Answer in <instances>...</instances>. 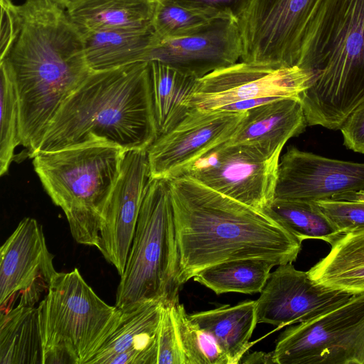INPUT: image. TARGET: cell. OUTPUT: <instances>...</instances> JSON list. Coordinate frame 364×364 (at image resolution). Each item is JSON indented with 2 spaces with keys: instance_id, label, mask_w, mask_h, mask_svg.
<instances>
[{
  "instance_id": "cell-1",
  "label": "cell",
  "mask_w": 364,
  "mask_h": 364,
  "mask_svg": "<svg viewBox=\"0 0 364 364\" xmlns=\"http://www.w3.org/2000/svg\"><path fill=\"white\" fill-rule=\"evenodd\" d=\"M168 181L181 285L222 262L262 259L279 265L296 260L302 241L264 211L187 175Z\"/></svg>"
},
{
  "instance_id": "cell-2",
  "label": "cell",
  "mask_w": 364,
  "mask_h": 364,
  "mask_svg": "<svg viewBox=\"0 0 364 364\" xmlns=\"http://www.w3.org/2000/svg\"><path fill=\"white\" fill-rule=\"evenodd\" d=\"M308 126L338 130L364 101V0H317L301 33L296 65Z\"/></svg>"
},
{
  "instance_id": "cell-3",
  "label": "cell",
  "mask_w": 364,
  "mask_h": 364,
  "mask_svg": "<svg viewBox=\"0 0 364 364\" xmlns=\"http://www.w3.org/2000/svg\"><path fill=\"white\" fill-rule=\"evenodd\" d=\"M157 137L149 62L141 61L92 70L63 102L36 153L94 141L147 150Z\"/></svg>"
},
{
  "instance_id": "cell-4",
  "label": "cell",
  "mask_w": 364,
  "mask_h": 364,
  "mask_svg": "<svg viewBox=\"0 0 364 364\" xmlns=\"http://www.w3.org/2000/svg\"><path fill=\"white\" fill-rule=\"evenodd\" d=\"M127 151L94 141L33 158L34 171L53 203L64 212L79 244L97 247L104 214Z\"/></svg>"
},
{
  "instance_id": "cell-5",
  "label": "cell",
  "mask_w": 364,
  "mask_h": 364,
  "mask_svg": "<svg viewBox=\"0 0 364 364\" xmlns=\"http://www.w3.org/2000/svg\"><path fill=\"white\" fill-rule=\"evenodd\" d=\"M180 261L168 181L150 178L139 215L115 306L149 300L178 302Z\"/></svg>"
},
{
  "instance_id": "cell-6",
  "label": "cell",
  "mask_w": 364,
  "mask_h": 364,
  "mask_svg": "<svg viewBox=\"0 0 364 364\" xmlns=\"http://www.w3.org/2000/svg\"><path fill=\"white\" fill-rule=\"evenodd\" d=\"M43 364H88L118 324L77 269L57 272L38 307Z\"/></svg>"
},
{
  "instance_id": "cell-7",
  "label": "cell",
  "mask_w": 364,
  "mask_h": 364,
  "mask_svg": "<svg viewBox=\"0 0 364 364\" xmlns=\"http://www.w3.org/2000/svg\"><path fill=\"white\" fill-rule=\"evenodd\" d=\"M274 364H364V293L285 330Z\"/></svg>"
},
{
  "instance_id": "cell-8",
  "label": "cell",
  "mask_w": 364,
  "mask_h": 364,
  "mask_svg": "<svg viewBox=\"0 0 364 364\" xmlns=\"http://www.w3.org/2000/svg\"><path fill=\"white\" fill-rule=\"evenodd\" d=\"M307 80V75L298 66L274 68L242 61L199 78L190 106L246 112L279 97H299Z\"/></svg>"
},
{
  "instance_id": "cell-9",
  "label": "cell",
  "mask_w": 364,
  "mask_h": 364,
  "mask_svg": "<svg viewBox=\"0 0 364 364\" xmlns=\"http://www.w3.org/2000/svg\"><path fill=\"white\" fill-rule=\"evenodd\" d=\"M281 152H270L252 144L224 143L198 160L184 175L263 210L274 198Z\"/></svg>"
},
{
  "instance_id": "cell-10",
  "label": "cell",
  "mask_w": 364,
  "mask_h": 364,
  "mask_svg": "<svg viewBox=\"0 0 364 364\" xmlns=\"http://www.w3.org/2000/svg\"><path fill=\"white\" fill-rule=\"evenodd\" d=\"M317 0H251L238 21L242 61L274 68L296 65L301 33Z\"/></svg>"
},
{
  "instance_id": "cell-11",
  "label": "cell",
  "mask_w": 364,
  "mask_h": 364,
  "mask_svg": "<svg viewBox=\"0 0 364 364\" xmlns=\"http://www.w3.org/2000/svg\"><path fill=\"white\" fill-rule=\"evenodd\" d=\"M246 112L191 109L147 149L151 178L171 180L186 173L200 159L234 134Z\"/></svg>"
},
{
  "instance_id": "cell-12",
  "label": "cell",
  "mask_w": 364,
  "mask_h": 364,
  "mask_svg": "<svg viewBox=\"0 0 364 364\" xmlns=\"http://www.w3.org/2000/svg\"><path fill=\"white\" fill-rule=\"evenodd\" d=\"M42 226L30 217L20 221L0 249V314L17 306H35L57 272Z\"/></svg>"
},
{
  "instance_id": "cell-13",
  "label": "cell",
  "mask_w": 364,
  "mask_h": 364,
  "mask_svg": "<svg viewBox=\"0 0 364 364\" xmlns=\"http://www.w3.org/2000/svg\"><path fill=\"white\" fill-rule=\"evenodd\" d=\"M352 295L316 284L308 272L296 269L291 262L279 264L255 301L257 322L278 328L304 322L337 308Z\"/></svg>"
},
{
  "instance_id": "cell-14",
  "label": "cell",
  "mask_w": 364,
  "mask_h": 364,
  "mask_svg": "<svg viewBox=\"0 0 364 364\" xmlns=\"http://www.w3.org/2000/svg\"><path fill=\"white\" fill-rule=\"evenodd\" d=\"M364 190V162L333 159L289 146L278 166L274 199L315 202Z\"/></svg>"
},
{
  "instance_id": "cell-15",
  "label": "cell",
  "mask_w": 364,
  "mask_h": 364,
  "mask_svg": "<svg viewBox=\"0 0 364 364\" xmlns=\"http://www.w3.org/2000/svg\"><path fill=\"white\" fill-rule=\"evenodd\" d=\"M150 178L147 150L127 151L104 214L97 247L119 276L125 269Z\"/></svg>"
},
{
  "instance_id": "cell-16",
  "label": "cell",
  "mask_w": 364,
  "mask_h": 364,
  "mask_svg": "<svg viewBox=\"0 0 364 364\" xmlns=\"http://www.w3.org/2000/svg\"><path fill=\"white\" fill-rule=\"evenodd\" d=\"M242 54L238 21L218 16L191 35L161 40L146 61H159L199 79L236 63Z\"/></svg>"
},
{
  "instance_id": "cell-17",
  "label": "cell",
  "mask_w": 364,
  "mask_h": 364,
  "mask_svg": "<svg viewBox=\"0 0 364 364\" xmlns=\"http://www.w3.org/2000/svg\"><path fill=\"white\" fill-rule=\"evenodd\" d=\"M164 307L149 300L119 308L117 326L88 364H156Z\"/></svg>"
},
{
  "instance_id": "cell-18",
  "label": "cell",
  "mask_w": 364,
  "mask_h": 364,
  "mask_svg": "<svg viewBox=\"0 0 364 364\" xmlns=\"http://www.w3.org/2000/svg\"><path fill=\"white\" fill-rule=\"evenodd\" d=\"M299 97H282L247 111L225 144H252L270 152L282 151L287 141L307 127Z\"/></svg>"
},
{
  "instance_id": "cell-19",
  "label": "cell",
  "mask_w": 364,
  "mask_h": 364,
  "mask_svg": "<svg viewBox=\"0 0 364 364\" xmlns=\"http://www.w3.org/2000/svg\"><path fill=\"white\" fill-rule=\"evenodd\" d=\"M157 0H77L66 12L81 31L153 28Z\"/></svg>"
},
{
  "instance_id": "cell-20",
  "label": "cell",
  "mask_w": 364,
  "mask_h": 364,
  "mask_svg": "<svg viewBox=\"0 0 364 364\" xmlns=\"http://www.w3.org/2000/svg\"><path fill=\"white\" fill-rule=\"evenodd\" d=\"M85 56L92 71L146 61L160 41L154 28L139 31H81Z\"/></svg>"
},
{
  "instance_id": "cell-21",
  "label": "cell",
  "mask_w": 364,
  "mask_h": 364,
  "mask_svg": "<svg viewBox=\"0 0 364 364\" xmlns=\"http://www.w3.org/2000/svg\"><path fill=\"white\" fill-rule=\"evenodd\" d=\"M326 288L351 294L364 293V227L342 234L330 252L309 271Z\"/></svg>"
},
{
  "instance_id": "cell-22",
  "label": "cell",
  "mask_w": 364,
  "mask_h": 364,
  "mask_svg": "<svg viewBox=\"0 0 364 364\" xmlns=\"http://www.w3.org/2000/svg\"><path fill=\"white\" fill-rule=\"evenodd\" d=\"M190 317L215 339L230 364H237L249 349L250 338L257 324L256 301L223 306Z\"/></svg>"
},
{
  "instance_id": "cell-23",
  "label": "cell",
  "mask_w": 364,
  "mask_h": 364,
  "mask_svg": "<svg viewBox=\"0 0 364 364\" xmlns=\"http://www.w3.org/2000/svg\"><path fill=\"white\" fill-rule=\"evenodd\" d=\"M149 62L150 85L158 136L180 123L191 111L198 78L159 61Z\"/></svg>"
},
{
  "instance_id": "cell-24",
  "label": "cell",
  "mask_w": 364,
  "mask_h": 364,
  "mask_svg": "<svg viewBox=\"0 0 364 364\" xmlns=\"http://www.w3.org/2000/svg\"><path fill=\"white\" fill-rule=\"evenodd\" d=\"M0 363L43 364L37 307L17 306L0 314Z\"/></svg>"
},
{
  "instance_id": "cell-25",
  "label": "cell",
  "mask_w": 364,
  "mask_h": 364,
  "mask_svg": "<svg viewBox=\"0 0 364 364\" xmlns=\"http://www.w3.org/2000/svg\"><path fill=\"white\" fill-rule=\"evenodd\" d=\"M275 265L262 259L230 260L202 269L193 279L216 294L261 293L269 277L270 270Z\"/></svg>"
},
{
  "instance_id": "cell-26",
  "label": "cell",
  "mask_w": 364,
  "mask_h": 364,
  "mask_svg": "<svg viewBox=\"0 0 364 364\" xmlns=\"http://www.w3.org/2000/svg\"><path fill=\"white\" fill-rule=\"evenodd\" d=\"M262 211L301 241L316 239L331 245L342 235L314 202L274 199Z\"/></svg>"
},
{
  "instance_id": "cell-27",
  "label": "cell",
  "mask_w": 364,
  "mask_h": 364,
  "mask_svg": "<svg viewBox=\"0 0 364 364\" xmlns=\"http://www.w3.org/2000/svg\"><path fill=\"white\" fill-rule=\"evenodd\" d=\"M172 312L186 364H230L215 339L191 318L182 304L172 306Z\"/></svg>"
},
{
  "instance_id": "cell-28",
  "label": "cell",
  "mask_w": 364,
  "mask_h": 364,
  "mask_svg": "<svg viewBox=\"0 0 364 364\" xmlns=\"http://www.w3.org/2000/svg\"><path fill=\"white\" fill-rule=\"evenodd\" d=\"M1 132L0 175L6 174L14 157L16 148L21 144L19 102L11 75L0 63Z\"/></svg>"
},
{
  "instance_id": "cell-29",
  "label": "cell",
  "mask_w": 364,
  "mask_h": 364,
  "mask_svg": "<svg viewBox=\"0 0 364 364\" xmlns=\"http://www.w3.org/2000/svg\"><path fill=\"white\" fill-rule=\"evenodd\" d=\"M213 18L168 0H157L153 26L161 41L191 35Z\"/></svg>"
},
{
  "instance_id": "cell-30",
  "label": "cell",
  "mask_w": 364,
  "mask_h": 364,
  "mask_svg": "<svg viewBox=\"0 0 364 364\" xmlns=\"http://www.w3.org/2000/svg\"><path fill=\"white\" fill-rule=\"evenodd\" d=\"M314 203L341 234L364 227V202L328 198Z\"/></svg>"
},
{
  "instance_id": "cell-31",
  "label": "cell",
  "mask_w": 364,
  "mask_h": 364,
  "mask_svg": "<svg viewBox=\"0 0 364 364\" xmlns=\"http://www.w3.org/2000/svg\"><path fill=\"white\" fill-rule=\"evenodd\" d=\"M156 364H186L172 312L164 306L157 340Z\"/></svg>"
},
{
  "instance_id": "cell-32",
  "label": "cell",
  "mask_w": 364,
  "mask_h": 364,
  "mask_svg": "<svg viewBox=\"0 0 364 364\" xmlns=\"http://www.w3.org/2000/svg\"><path fill=\"white\" fill-rule=\"evenodd\" d=\"M183 7L212 17L228 16L239 19L251 0H168Z\"/></svg>"
},
{
  "instance_id": "cell-33",
  "label": "cell",
  "mask_w": 364,
  "mask_h": 364,
  "mask_svg": "<svg viewBox=\"0 0 364 364\" xmlns=\"http://www.w3.org/2000/svg\"><path fill=\"white\" fill-rule=\"evenodd\" d=\"M339 130L347 149L364 154V101L350 113Z\"/></svg>"
},
{
  "instance_id": "cell-34",
  "label": "cell",
  "mask_w": 364,
  "mask_h": 364,
  "mask_svg": "<svg viewBox=\"0 0 364 364\" xmlns=\"http://www.w3.org/2000/svg\"><path fill=\"white\" fill-rule=\"evenodd\" d=\"M242 358L240 363H274L272 352H255Z\"/></svg>"
},
{
  "instance_id": "cell-35",
  "label": "cell",
  "mask_w": 364,
  "mask_h": 364,
  "mask_svg": "<svg viewBox=\"0 0 364 364\" xmlns=\"http://www.w3.org/2000/svg\"><path fill=\"white\" fill-rule=\"evenodd\" d=\"M332 199L364 202V190L338 193L333 196Z\"/></svg>"
},
{
  "instance_id": "cell-36",
  "label": "cell",
  "mask_w": 364,
  "mask_h": 364,
  "mask_svg": "<svg viewBox=\"0 0 364 364\" xmlns=\"http://www.w3.org/2000/svg\"><path fill=\"white\" fill-rule=\"evenodd\" d=\"M53 4L62 9H66L77 0H43Z\"/></svg>"
}]
</instances>
